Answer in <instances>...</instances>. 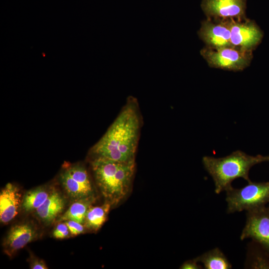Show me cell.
<instances>
[{
  "label": "cell",
  "instance_id": "5b68a950",
  "mask_svg": "<svg viewBox=\"0 0 269 269\" xmlns=\"http://www.w3.org/2000/svg\"><path fill=\"white\" fill-rule=\"evenodd\" d=\"M200 53L210 67L233 71H243L250 65L253 59L252 51L234 47L219 49L205 47Z\"/></svg>",
  "mask_w": 269,
  "mask_h": 269
},
{
  "label": "cell",
  "instance_id": "7c38bea8",
  "mask_svg": "<svg viewBox=\"0 0 269 269\" xmlns=\"http://www.w3.org/2000/svg\"><path fill=\"white\" fill-rule=\"evenodd\" d=\"M64 205V200L61 195L52 191L43 204L36 209V213L43 222L50 223L62 212Z\"/></svg>",
  "mask_w": 269,
  "mask_h": 269
},
{
  "label": "cell",
  "instance_id": "52a82bcc",
  "mask_svg": "<svg viewBox=\"0 0 269 269\" xmlns=\"http://www.w3.org/2000/svg\"><path fill=\"white\" fill-rule=\"evenodd\" d=\"M231 42L233 47L252 51L261 43L263 31L254 20L246 18L242 20H229Z\"/></svg>",
  "mask_w": 269,
  "mask_h": 269
},
{
  "label": "cell",
  "instance_id": "ffe728a7",
  "mask_svg": "<svg viewBox=\"0 0 269 269\" xmlns=\"http://www.w3.org/2000/svg\"><path fill=\"white\" fill-rule=\"evenodd\" d=\"M69 230L65 222L58 224L53 232V237L58 239L67 238L70 233Z\"/></svg>",
  "mask_w": 269,
  "mask_h": 269
},
{
  "label": "cell",
  "instance_id": "ba28073f",
  "mask_svg": "<svg viewBox=\"0 0 269 269\" xmlns=\"http://www.w3.org/2000/svg\"><path fill=\"white\" fill-rule=\"evenodd\" d=\"M202 10L207 18L226 21L245 19L246 0H202Z\"/></svg>",
  "mask_w": 269,
  "mask_h": 269
},
{
  "label": "cell",
  "instance_id": "7a4b0ae2",
  "mask_svg": "<svg viewBox=\"0 0 269 269\" xmlns=\"http://www.w3.org/2000/svg\"><path fill=\"white\" fill-rule=\"evenodd\" d=\"M264 162H269V155L253 156L239 150L223 157L205 156L202 158L204 167L214 182L216 194L232 188V182L237 178H242L248 183L251 182L250 169Z\"/></svg>",
  "mask_w": 269,
  "mask_h": 269
},
{
  "label": "cell",
  "instance_id": "277c9868",
  "mask_svg": "<svg viewBox=\"0 0 269 269\" xmlns=\"http://www.w3.org/2000/svg\"><path fill=\"white\" fill-rule=\"evenodd\" d=\"M226 192L228 214L247 211L269 203V182L251 181L240 188L232 187Z\"/></svg>",
  "mask_w": 269,
  "mask_h": 269
},
{
  "label": "cell",
  "instance_id": "ac0fdd59",
  "mask_svg": "<svg viewBox=\"0 0 269 269\" xmlns=\"http://www.w3.org/2000/svg\"><path fill=\"white\" fill-rule=\"evenodd\" d=\"M51 192L42 187L28 191L23 198V209L26 212L36 211L45 201Z\"/></svg>",
  "mask_w": 269,
  "mask_h": 269
},
{
  "label": "cell",
  "instance_id": "6da1fadb",
  "mask_svg": "<svg viewBox=\"0 0 269 269\" xmlns=\"http://www.w3.org/2000/svg\"><path fill=\"white\" fill-rule=\"evenodd\" d=\"M142 125L138 103L130 99L102 137L91 148L94 158L134 161Z\"/></svg>",
  "mask_w": 269,
  "mask_h": 269
},
{
  "label": "cell",
  "instance_id": "2e32d148",
  "mask_svg": "<svg viewBox=\"0 0 269 269\" xmlns=\"http://www.w3.org/2000/svg\"><path fill=\"white\" fill-rule=\"evenodd\" d=\"M111 205L107 202L101 206H91L86 215L85 228L92 231H98L106 221Z\"/></svg>",
  "mask_w": 269,
  "mask_h": 269
},
{
  "label": "cell",
  "instance_id": "603a6c76",
  "mask_svg": "<svg viewBox=\"0 0 269 269\" xmlns=\"http://www.w3.org/2000/svg\"><path fill=\"white\" fill-rule=\"evenodd\" d=\"M30 268L32 269H48L45 263L41 259L33 258L30 262Z\"/></svg>",
  "mask_w": 269,
  "mask_h": 269
},
{
  "label": "cell",
  "instance_id": "4fadbf2b",
  "mask_svg": "<svg viewBox=\"0 0 269 269\" xmlns=\"http://www.w3.org/2000/svg\"><path fill=\"white\" fill-rule=\"evenodd\" d=\"M244 268L269 269V254L261 245L253 240L247 245Z\"/></svg>",
  "mask_w": 269,
  "mask_h": 269
},
{
  "label": "cell",
  "instance_id": "9a60e30c",
  "mask_svg": "<svg viewBox=\"0 0 269 269\" xmlns=\"http://www.w3.org/2000/svg\"><path fill=\"white\" fill-rule=\"evenodd\" d=\"M94 200L93 196L77 200L59 218L58 222L73 220L84 224L87 211Z\"/></svg>",
  "mask_w": 269,
  "mask_h": 269
},
{
  "label": "cell",
  "instance_id": "d6986e66",
  "mask_svg": "<svg viewBox=\"0 0 269 269\" xmlns=\"http://www.w3.org/2000/svg\"><path fill=\"white\" fill-rule=\"evenodd\" d=\"M67 170L71 176L90 191L93 192L92 184L86 169L80 165H75Z\"/></svg>",
  "mask_w": 269,
  "mask_h": 269
},
{
  "label": "cell",
  "instance_id": "8fae6325",
  "mask_svg": "<svg viewBox=\"0 0 269 269\" xmlns=\"http://www.w3.org/2000/svg\"><path fill=\"white\" fill-rule=\"evenodd\" d=\"M21 202V194L18 188L11 183L7 184L0 194V220L6 224L18 214Z\"/></svg>",
  "mask_w": 269,
  "mask_h": 269
},
{
  "label": "cell",
  "instance_id": "7402d4cb",
  "mask_svg": "<svg viewBox=\"0 0 269 269\" xmlns=\"http://www.w3.org/2000/svg\"><path fill=\"white\" fill-rule=\"evenodd\" d=\"M203 267L198 264L196 259L184 262L180 267L182 269H201Z\"/></svg>",
  "mask_w": 269,
  "mask_h": 269
},
{
  "label": "cell",
  "instance_id": "30bf717a",
  "mask_svg": "<svg viewBox=\"0 0 269 269\" xmlns=\"http://www.w3.org/2000/svg\"><path fill=\"white\" fill-rule=\"evenodd\" d=\"M36 236V231L30 224L16 225L11 228L4 240V251L10 256L34 240Z\"/></svg>",
  "mask_w": 269,
  "mask_h": 269
},
{
  "label": "cell",
  "instance_id": "3957f363",
  "mask_svg": "<svg viewBox=\"0 0 269 269\" xmlns=\"http://www.w3.org/2000/svg\"><path fill=\"white\" fill-rule=\"evenodd\" d=\"M94 177L107 202L116 205L128 194L134 175L135 162H119L96 158L92 162Z\"/></svg>",
  "mask_w": 269,
  "mask_h": 269
},
{
  "label": "cell",
  "instance_id": "8992f818",
  "mask_svg": "<svg viewBox=\"0 0 269 269\" xmlns=\"http://www.w3.org/2000/svg\"><path fill=\"white\" fill-rule=\"evenodd\" d=\"M251 239L269 254V208L266 206L246 211V221L240 239Z\"/></svg>",
  "mask_w": 269,
  "mask_h": 269
},
{
  "label": "cell",
  "instance_id": "5bb4252c",
  "mask_svg": "<svg viewBox=\"0 0 269 269\" xmlns=\"http://www.w3.org/2000/svg\"><path fill=\"white\" fill-rule=\"evenodd\" d=\"M196 259L198 263L203 264V267L205 269H230L232 268L231 263L218 248L206 252Z\"/></svg>",
  "mask_w": 269,
  "mask_h": 269
},
{
  "label": "cell",
  "instance_id": "9c48e42d",
  "mask_svg": "<svg viewBox=\"0 0 269 269\" xmlns=\"http://www.w3.org/2000/svg\"><path fill=\"white\" fill-rule=\"evenodd\" d=\"M229 20L218 21L207 18L201 22L198 35L206 47L219 49L233 47L231 42Z\"/></svg>",
  "mask_w": 269,
  "mask_h": 269
},
{
  "label": "cell",
  "instance_id": "e0dca14e",
  "mask_svg": "<svg viewBox=\"0 0 269 269\" xmlns=\"http://www.w3.org/2000/svg\"><path fill=\"white\" fill-rule=\"evenodd\" d=\"M60 179L67 193L72 198L78 200L93 196V192L74 179L67 169L60 174Z\"/></svg>",
  "mask_w": 269,
  "mask_h": 269
},
{
  "label": "cell",
  "instance_id": "cb8c5ba5",
  "mask_svg": "<svg viewBox=\"0 0 269 269\" xmlns=\"http://www.w3.org/2000/svg\"><path fill=\"white\" fill-rule=\"evenodd\" d=\"M268 207L269 208V206Z\"/></svg>",
  "mask_w": 269,
  "mask_h": 269
},
{
  "label": "cell",
  "instance_id": "44dd1931",
  "mask_svg": "<svg viewBox=\"0 0 269 269\" xmlns=\"http://www.w3.org/2000/svg\"><path fill=\"white\" fill-rule=\"evenodd\" d=\"M65 223L72 235H78L84 231L85 227L82 223L73 220H67L65 221Z\"/></svg>",
  "mask_w": 269,
  "mask_h": 269
}]
</instances>
